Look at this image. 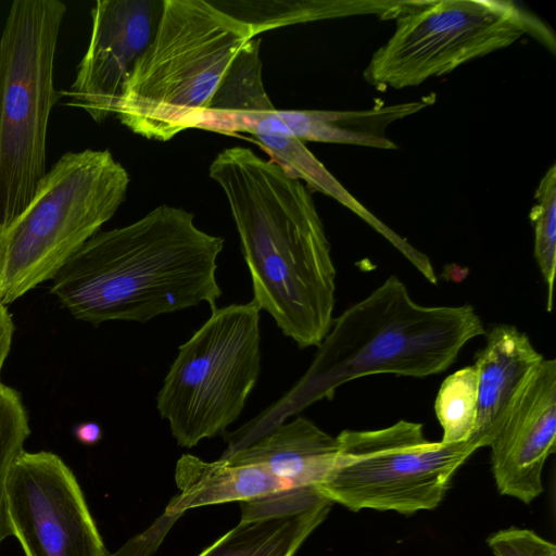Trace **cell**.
Listing matches in <instances>:
<instances>
[{
    "mask_svg": "<svg viewBox=\"0 0 556 556\" xmlns=\"http://www.w3.org/2000/svg\"><path fill=\"white\" fill-rule=\"evenodd\" d=\"M337 454V437L300 416L275 426L220 459L236 465H260L290 486H296L318 485L331 470Z\"/></svg>",
    "mask_w": 556,
    "mask_h": 556,
    "instance_id": "14",
    "label": "cell"
},
{
    "mask_svg": "<svg viewBox=\"0 0 556 556\" xmlns=\"http://www.w3.org/2000/svg\"><path fill=\"white\" fill-rule=\"evenodd\" d=\"M394 20L392 36L364 71L365 80L380 90L419 86L526 34L552 52L556 48L548 27L511 1L408 0Z\"/></svg>",
    "mask_w": 556,
    "mask_h": 556,
    "instance_id": "7",
    "label": "cell"
},
{
    "mask_svg": "<svg viewBox=\"0 0 556 556\" xmlns=\"http://www.w3.org/2000/svg\"><path fill=\"white\" fill-rule=\"evenodd\" d=\"M11 535L25 556H108L80 485L54 453L22 452L8 477Z\"/></svg>",
    "mask_w": 556,
    "mask_h": 556,
    "instance_id": "10",
    "label": "cell"
},
{
    "mask_svg": "<svg viewBox=\"0 0 556 556\" xmlns=\"http://www.w3.org/2000/svg\"><path fill=\"white\" fill-rule=\"evenodd\" d=\"M179 494L165 508L169 516L207 505L248 501L290 486L260 465H236L224 459L205 462L184 454L176 464Z\"/></svg>",
    "mask_w": 556,
    "mask_h": 556,
    "instance_id": "16",
    "label": "cell"
},
{
    "mask_svg": "<svg viewBox=\"0 0 556 556\" xmlns=\"http://www.w3.org/2000/svg\"><path fill=\"white\" fill-rule=\"evenodd\" d=\"M556 444V361L543 359L490 444L498 492L530 504Z\"/></svg>",
    "mask_w": 556,
    "mask_h": 556,
    "instance_id": "12",
    "label": "cell"
},
{
    "mask_svg": "<svg viewBox=\"0 0 556 556\" xmlns=\"http://www.w3.org/2000/svg\"><path fill=\"white\" fill-rule=\"evenodd\" d=\"M210 177L229 204L252 301L300 348L319 346L333 320L336 268L311 191L243 147L220 151Z\"/></svg>",
    "mask_w": 556,
    "mask_h": 556,
    "instance_id": "1",
    "label": "cell"
},
{
    "mask_svg": "<svg viewBox=\"0 0 556 556\" xmlns=\"http://www.w3.org/2000/svg\"><path fill=\"white\" fill-rule=\"evenodd\" d=\"M13 333L14 324L12 315L7 306L0 304V374L11 350Z\"/></svg>",
    "mask_w": 556,
    "mask_h": 556,
    "instance_id": "24",
    "label": "cell"
},
{
    "mask_svg": "<svg viewBox=\"0 0 556 556\" xmlns=\"http://www.w3.org/2000/svg\"><path fill=\"white\" fill-rule=\"evenodd\" d=\"M484 327L471 305L425 306L390 276L345 309L296 388L299 407L331 399L343 383L375 374L425 378L448 368Z\"/></svg>",
    "mask_w": 556,
    "mask_h": 556,
    "instance_id": "3",
    "label": "cell"
},
{
    "mask_svg": "<svg viewBox=\"0 0 556 556\" xmlns=\"http://www.w3.org/2000/svg\"><path fill=\"white\" fill-rule=\"evenodd\" d=\"M244 131L273 156L292 176L304 180L312 189L332 197L353 211L392 244L397 243L399 236L363 206L349 191L326 169V167L295 137L279 116L273 103L253 110L240 116L233 124L231 134Z\"/></svg>",
    "mask_w": 556,
    "mask_h": 556,
    "instance_id": "15",
    "label": "cell"
},
{
    "mask_svg": "<svg viewBox=\"0 0 556 556\" xmlns=\"http://www.w3.org/2000/svg\"><path fill=\"white\" fill-rule=\"evenodd\" d=\"M164 0H98L91 9V34L75 79L70 105L97 123L116 114L123 88L157 29Z\"/></svg>",
    "mask_w": 556,
    "mask_h": 556,
    "instance_id": "11",
    "label": "cell"
},
{
    "mask_svg": "<svg viewBox=\"0 0 556 556\" xmlns=\"http://www.w3.org/2000/svg\"><path fill=\"white\" fill-rule=\"evenodd\" d=\"M486 543L495 556H556L555 544L529 529H503L491 534Z\"/></svg>",
    "mask_w": 556,
    "mask_h": 556,
    "instance_id": "23",
    "label": "cell"
},
{
    "mask_svg": "<svg viewBox=\"0 0 556 556\" xmlns=\"http://www.w3.org/2000/svg\"><path fill=\"white\" fill-rule=\"evenodd\" d=\"M333 504L315 484L288 486L240 502L239 522H254L301 515Z\"/></svg>",
    "mask_w": 556,
    "mask_h": 556,
    "instance_id": "22",
    "label": "cell"
},
{
    "mask_svg": "<svg viewBox=\"0 0 556 556\" xmlns=\"http://www.w3.org/2000/svg\"><path fill=\"white\" fill-rule=\"evenodd\" d=\"M245 25L250 37L298 23L352 15L376 14L386 20L399 4L394 0H237L211 1Z\"/></svg>",
    "mask_w": 556,
    "mask_h": 556,
    "instance_id": "17",
    "label": "cell"
},
{
    "mask_svg": "<svg viewBox=\"0 0 556 556\" xmlns=\"http://www.w3.org/2000/svg\"><path fill=\"white\" fill-rule=\"evenodd\" d=\"M478 371L466 366L446 377L437 395L434 410L443 430L441 442L454 444L470 439L477 419Z\"/></svg>",
    "mask_w": 556,
    "mask_h": 556,
    "instance_id": "19",
    "label": "cell"
},
{
    "mask_svg": "<svg viewBox=\"0 0 556 556\" xmlns=\"http://www.w3.org/2000/svg\"><path fill=\"white\" fill-rule=\"evenodd\" d=\"M252 38L206 0H164L149 47L124 85L116 116L132 132L167 141L199 128L236 58Z\"/></svg>",
    "mask_w": 556,
    "mask_h": 556,
    "instance_id": "4",
    "label": "cell"
},
{
    "mask_svg": "<svg viewBox=\"0 0 556 556\" xmlns=\"http://www.w3.org/2000/svg\"><path fill=\"white\" fill-rule=\"evenodd\" d=\"M331 506L286 518L239 522L198 556H294Z\"/></svg>",
    "mask_w": 556,
    "mask_h": 556,
    "instance_id": "18",
    "label": "cell"
},
{
    "mask_svg": "<svg viewBox=\"0 0 556 556\" xmlns=\"http://www.w3.org/2000/svg\"><path fill=\"white\" fill-rule=\"evenodd\" d=\"M338 454L318 490L350 510L414 514L435 508L457 469L478 447L469 440L431 442L419 422L377 430H343Z\"/></svg>",
    "mask_w": 556,
    "mask_h": 556,
    "instance_id": "9",
    "label": "cell"
},
{
    "mask_svg": "<svg viewBox=\"0 0 556 556\" xmlns=\"http://www.w3.org/2000/svg\"><path fill=\"white\" fill-rule=\"evenodd\" d=\"M224 239L193 214L161 205L137 222L99 231L55 274L49 288L76 319L147 323L222 295L216 261Z\"/></svg>",
    "mask_w": 556,
    "mask_h": 556,
    "instance_id": "2",
    "label": "cell"
},
{
    "mask_svg": "<svg viewBox=\"0 0 556 556\" xmlns=\"http://www.w3.org/2000/svg\"><path fill=\"white\" fill-rule=\"evenodd\" d=\"M77 441L84 445H94L102 439V430L96 422H81L74 429Z\"/></svg>",
    "mask_w": 556,
    "mask_h": 556,
    "instance_id": "25",
    "label": "cell"
},
{
    "mask_svg": "<svg viewBox=\"0 0 556 556\" xmlns=\"http://www.w3.org/2000/svg\"><path fill=\"white\" fill-rule=\"evenodd\" d=\"M128 185L127 170L108 149L64 153L28 205L0 228V304L52 280L113 217Z\"/></svg>",
    "mask_w": 556,
    "mask_h": 556,
    "instance_id": "5",
    "label": "cell"
},
{
    "mask_svg": "<svg viewBox=\"0 0 556 556\" xmlns=\"http://www.w3.org/2000/svg\"><path fill=\"white\" fill-rule=\"evenodd\" d=\"M30 433L28 414L20 393L0 380V545L11 535L7 508V483L16 458Z\"/></svg>",
    "mask_w": 556,
    "mask_h": 556,
    "instance_id": "20",
    "label": "cell"
},
{
    "mask_svg": "<svg viewBox=\"0 0 556 556\" xmlns=\"http://www.w3.org/2000/svg\"><path fill=\"white\" fill-rule=\"evenodd\" d=\"M529 337L514 326L489 329L476 357L478 407L469 439L478 448L490 446L522 391L543 361Z\"/></svg>",
    "mask_w": 556,
    "mask_h": 556,
    "instance_id": "13",
    "label": "cell"
},
{
    "mask_svg": "<svg viewBox=\"0 0 556 556\" xmlns=\"http://www.w3.org/2000/svg\"><path fill=\"white\" fill-rule=\"evenodd\" d=\"M66 4L15 0L0 37V228L30 202L45 177L47 135L60 92L54 62Z\"/></svg>",
    "mask_w": 556,
    "mask_h": 556,
    "instance_id": "6",
    "label": "cell"
},
{
    "mask_svg": "<svg viewBox=\"0 0 556 556\" xmlns=\"http://www.w3.org/2000/svg\"><path fill=\"white\" fill-rule=\"evenodd\" d=\"M530 212L534 228V257L547 286L546 309L551 312L556 268V166L539 182Z\"/></svg>",
    "mask_w": 556,
    "mask_h": 556,
    "instance_id": "21",
    "label": "cell"
},
{
    "mask_svg": "<svg viewBox=\"0 0 556 556\" xmlns=\"http://www.w3.org/2000/svg\"><path fill=\"white\" fill-rule=\"evenodd\" d=\"M260 312L253 301L215 307L179 346L156 396L179 446L223 434L243 410L261 371Z\"/></svg>",
    "mask_w": 556,
    "mask_h": 556,
    "instance_id": "8",
    "label": "cell"
}]
</instances>
